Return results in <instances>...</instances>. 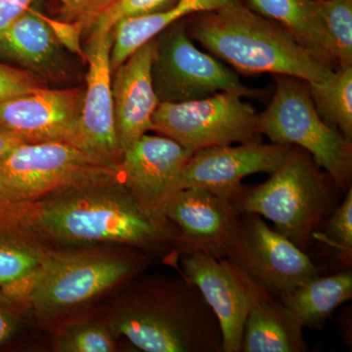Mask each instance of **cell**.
Returning a JSON list of instances; mask_svg holds the SVG:
<instances>
[{
  "label": "cell",
  "mask_w": 352,
  "mask_h": 352,
  "mask_svg": "<svg viewBox=\"0 0 352 352\" xmlns=\"http://www.w3.org/2000/svg\"><path fill=\"white\" fill-rule=\"evenodd\" d=\"M19 223L63 244L119 243L182 254L179 230L166 215L143 205L120 176L75 183L38 200L0 205V226Z\"/></svg>",
  "instance_id": "obj_1"
},
{
  "label": "cell",
  "mask_w": 352,
  "mask_h": 352,
  "mask_svg": "<svg viewBox=\"0 0 352 352\" xmlns=\"http://www.w3.org/2000/svg\"><path fill=\"white\" fill-rule=\"evenodd\" d=\"M185 25L192 38L244 75L273 74L318 82L335 69L281 25L244 3L195 14Z\"/></svg>",
  "instance_id": "obj_2"
},
{
  "label": "cell",
  "mask_w": 352,
  "mask_h": 352,
  "mask_svg": "<svg viewBox=\"0 0 352 352\" xmlns=\"http://www.w3.org/2000/svg\"><path fill=\"white\" fill-rule=\"evenodd\" d=\"M111 329L146 352H222L219 320L184 275L132 292Z\"/></svg>",
  "instance_id": "obj_3"
},
{
  "label": "cell",
  "mask_w": 352,
  "mask_h": 352,
  "mask_svg": "<svg viewBox=\"0 0 352 352\" xmlns=\"http://www.w3.org/2000/svg\"><path fill=\"white\" fill-rule=\"evenodd\" d=\"M258 186H243L232 201L238 214H256L302 251L314 245V233L339 205V188L305 150L291 154Z\"/></svg>",
  "instance_id": "obj_4"
},
{
  "label": "cell",
  "mask_w": 352,
  "mask_h": 352,
  "mask_svg": "<svg viewBox=\"0 0 352 352\" xmlns=\"http://www.w3.org/2000/svg\"><path fill=\"white\" fill-rule=\"evenodd\" d=\"M259 129L271 143L305 150L342 191L351 188L352 141L322 119L305 80L276 75L272 100L259 113Z\"/></svg>",
  "instance_id": "obj_5"
},
{
  "label": "cell",
  "mask_w": 352,
  "mask_h": 352,
  "mask_svg": "<svg viewBox=\"0 0 352 352\" xmlns=\"http://www.w3.org/2000/svg\"><path fill=\"white\" fill-rule=\"evenodd\" d=\"M112 176H120L119 164L69 143H23L0 157V205L30 203L68 185Z\"/></svg>",
  "instance_id": "obj_6"
},
{
  "label": "cell",
  "mask_w": 352,
  "mask_h": 352,
  "mask_svg": "<svg viewBox=\"0 0 352 352\" xmlns=\"http://www.w3.org/2000/svg\"><path fill=\"white\" fill-rule=\"evenodd\" d=\"M145 263L142 256L43 251L28 298L38 314H61L133 276Z\"/></svg>",
  "instance_id": "obj_7"
},
{
  "label": "cell",
  "mask_w": 352,
  "mask_h": 352,
  "mask_svg": "<svg viewBox=\"0 0 352 352\" xmlns=\"http://www.w3.org/2000/svg\"><path fill=\"white\" fill-rule=\"evenodd\" d=\"M152 131L173 139L192 154L215 146L261 140L259 113L234 92L161 103L153 115Z\"/></svg>",
  "instance_id": "obj_8"
},
{
  "label": "cell",
  "mask_w": 352,
  "mask_h": 352,
  "mask_svg": "<svg viewBox=\"0 0 352 352\" xmlns=\"http://www.w3.org/2000/svg\"><path fill=\"white\" fill-rule=\"evenodd\" d=\"M156 41L151 73L160 104L197 100L219 92L256 94L228 67L197 47L184 20L160 32Z\"/></svg>",
  "instance_id": "obj_9"
},
{
  "label": "cell",
  "mask_w": 352,
  "mask_h": 352,
  "mask_svg": "<svg viewBox=\"0 0 352 352\" xmlns=\"http://www.w3.org/2000/svg\"><path fill=\"white\" fill-rule=\"evenodd\" d=\"M226 258L277 298L323 273L307 252L256 214H239Z\"/></svg>",
  "instance_id": "obj_10"
},
{
  "label": "cell",
  "mask_w": 352,
  "mask_h": 352,
  "mask_svg": "<svg viewBox=\"0 0 352 352\" xmlns=\"http://www.w3.org/2000/svg\"><path fill=\"white\" fill-rule=\"evenodd\" d=\"M182 274L199 289L219 320L222 352H241L250 312L273 296L226 258L189 252L182 254Z\"/></svg>",
  "instance_id": "obj_11"
},
{
  "label": "cell",
  "mask_w": 352,
  "mask_h": 352,
  "mask_svg": "<svg viewBox=\"0 0 352 352\" xmlns=\"http://www.w3.org/2000/svg\"><path fill=\"white\" fill-rule=\"evenodd\" d=\"M85 87H43L0 102V129L24 143L78 145ZM78 147V146H76Z\"/></svg>",
  "instance_id": "obj_12"
},
{
  "label": "cell",
  "mask_w": 352,
  "mask_h": 352,
  "mask_svg": "<svg viewBox=\"0 0 352 352\" xmlns=\"http://www.w3.org/2000/svg\"><path fill=\"white\" fill-rule=\"evenodd\" d=\"M293 148L258 140L199 150L185 164L180 188L208 190L232 203L244 186L243 179L256 173L270 175L284 163Z\"/></svg>",
  "instance_id": "obj_13"
},
{
  "label": "cell",
  "mask_w": 352,
  "mask_h": 352,
  "mask_svg": "<svg viewBox=\"0 0 352 352\" xmlns=\"http://www.w3.org/2000/svg\"><path fill=\"white\" fill-rule=\"evenodd\" d=\"M192 153L173 139L144 134L122 153L120 179L143 205L164 214L180 188L185 164Z\"/></svg>",
  "instance_id": "obj_14"
},
{
  "label": "cell",
  "mask_w": 352,
  "mask_h": 352,
  "mask_svg": "<svg viewBox=\"0 0 352 352\" xmlns=\"http://www.w3.org/2000/svg\"><path fill=\"white\" fill-rule=\"evenodd\" d=\"M112 31L87 41L83 48L88 72L83 100L78 147L83 151L119 164L122 153L118 142L110 66Z\"/></svg>",
  "instance_id": "obj_15"
},
{
  "label": "cell",
  "mask_w": 352,
  "mask_h": 352,
  "mask_svg": "<svg viewBox=\"0 0 352 352\" xmlns=\"http://www.w3.org/2000/svg\"><path fill=\"white\" fill-rule=\"evenodd\" d=\"M179 230L182 254L201 252L226 258L239 214L230 201L208 190H179L164 210Z\"/></svg>",
  "instance_id": "obj_16"
},
{
  "label": "cell",
  "mask_w": 352,
  "mask_h": 352,
  "mask_svg": "<svg viewBox=\"0 0 352 352\" xmlns=\"http://www.w3.org/2000/svg\"><path fill=\"white\" fill-rule=\"evenodd\" d=\"M156 36L127 58L112 76L116 131L124 153L141 136L152 131V118L160 105L152 80Z\"/></svg>",
  "instance_id": "obj_17"
},
{
  "label": "cell",
  "mask_w": 352,
  "mask_h": 352,
  "mask_svg": "<svg viewBox=\"0 0 352 352\" xmlns=\"http://www.w3.org/2000/svg\"><path fill=\"white\" fill-rule=\"evenodd\" d=\"M61 47L43 14L34 6L0 32V58L44 80L64 75Z\"/></svg>",
  "instance_id": "obj_18"
},
{
  "label": "cell",
  "mask_w": 352,
  "mask_h": 352,
  "mask_svg": "<svg viewBox=\"0 0 352 352\" xmlns=\"http://www.w3.org/2000/svg\"><path fill=\"white\" fill-rule=\"evenodd\" d=\"M302 320L277 296L252 308L243 331L241 352L309 351Z\"/></svg>",
  "instance_id": "obj_19"
},
{
  "label": "cell",
  "mask_w": 352,
  "mask_h": 352,
  "mask_svg": "<svg viewBox=\"0 0 352 352\" xmlns=\"http://www.w3.org/2000/svg\"><path fill=\"white\" fill-rule=\"evenodd\" d=\"M243 3L242 0H180L170 10L151 15L124 18L112 28L111 65L119 68L141 46L166 28L190 16Z\"/></svg>",
  "instance_id": "obj_20"
},
{
  "label": "cell",
  "mask_w": 352,
  "mask_h": 352,
  "mask_svg": "<svg viewBox=\"0 0 352 352\" xmlns=\"http://www.w3.org/2000/svg\"><path fill=\"white\" fill-rule=\"evenodd\" d=\"M248 7L285 28L302 44L333 69H338L332 41L314 0H247Z\"/></svg>",
  "instance_id": "obj_21"
},
{
  "label": "cell",
  "mask_w": 352,
  "mask_h": 352,
  "mask_svg": "<svg viewBox=\"0 0 352 352\" xmlns=\"http://www.w3.org/2000/svg\"><path fill=\"white\" fill-rule=\"evenodd\" d=\"M278 298L302 320L305 328L320 329L340 305L351 300V268L311 278Z\"/></svg>",
  "instance_id": "obj_22"
},
{
  "label": "cell",
  "mask_w": 352,
  "mask_h": 352,
  "mask_svg": "<svg viewBox=\"0 0 352 352\" xmlns=\"http://www.w3.org/2000/svg\"><path fill=\"white\" fill-rule=\"evenodd\" d=\"M43 252L15 231L0 229V295L10 300L27 295Z\"/></svg>",
  "instance_id": "obj_23"
},
{
  "label": "cell",
  "mask_w": 352,
  "mask_h": 352,
  "mask_svg": "<svg viewBox=\"0 0 352 352\" xmlns=\"http://www.w3.org/2000/svg\"><path fill=\"white\" fill-rule=\"evenodd\" d=\"M307 85L322 119L352 141V66L340 67L325 80Z\"/></svg>",
  "instance_id": "obj_24"
},
{
  "label": "cell",
  "mask_w": 352,
  "mask_h": 352,
  "mask_svg": "<svg viewBox=\"0 0 352 352\" xmlns=\"http://www.w3.org/2000/svg\"><path fill=\"white\" fill-rule=\"evenodd\" d=\"M314 242L327 247L344 267L351 268L352 187L346 192L342 204L336 207L314 233Z\"/></svg>",
  "instance_id": "obj_25"
},
{
  "label": "cell",
  "mask_w": 352,
  "mask_h": 352,
  "mask_svg": "<svg viewBox=\"0 0 352 352\" xmlns=\"http://www.w3.org/2000/svg\"><path fill=\"white\" fill-rule=\"evenodd\" d=\"M314 3L332 41L338 67H351L352 0H314Z\"/></svg>",
  "instance_id": "obj_26"
},
{
  "label": "cell",
  "mask_w": 352,
  "mask_h": 352,
  "mask_svg": "<svg viewBox=\"0 0 352 352\" xmlns=\"http://www.w3.org/2000/svg\"><path fill=\"white\" fill-rule=\"evenodd\" d=\"M180 0H118L102 15L87 34V41L100 38L111 32L113 25L124 18L138 17L170 10Z\"/></svg>",
  "instance_id": "obj_27"
},
{
  "label": "cell",
  "mask_w": 352,
  "mask_h": 352,
  "mask_svg": "<svg viewBox=\"0 0 352 352\" xmlns=\"http://www.w3.org/2000/svg\"><path fill=\"white\" fill-rule=\"evenodd\" d=\"M58 351L65 352H111L116 351L110 331L100 324L72 326L58 338Z\"/></svg>",
  "instance_id": "obj_28"
},
{
  "label": "cell",
  "mask_w": 352,
  "mask_h": 352,
  "mask_svg": "<svg viewBox=\"0 0 352 352\" xmlns=\"http://www.w3.org/2000/svg\"><path fill=\"white\" fill-rule=\"evenodd\" d=\"M118 0H59L58 20L76 22L82 25L83 34H87L92 25Z\"/></svg>",
  "instance_id": "obj_29"
},
{
  "label": "cell",
  "mask_w": 352,
  "mask_h": 352,
  "mask_svg": "<svg viewBox=\"0 0 352 352\" xmlns=\"http://www.w3.org/2000/svg\"><path fill=\"white\" fill-rule=\"evenodd\" d=\"M43 87L45 80L31 72L0 63V102Z\"/></svg>",
  "instance_id": "obj_30"
},
{
  "label": "cell",
  "mask_w": 352,
  "mask_h": 352,
  "mask_svg": "<svg viewBox=\"0 0 352 352\" xmlns=\"http://www.w3.org/2000/svg\"><path fill=\"white\" fill-rule=\"evenodd\" d=\"M46 22L50 25L53 34L57 41L69 52L78 55L82 61L87 63V55L82 47V36L83 30L82 25L76 22H64L58 19H51L44 15Z\"/></svg>",
  "instance_id": "obj_31"
},
{
  "label": "cell",
  "mask_w": 352,
  "mask_h": 352,
  "mask_svg": "<svg viewBox=\"0 0 352 352\" xmlns=\"http://www.w3.org/2000/svg\"><path fill=\"white\" fill-rule=\"evenodd\" d=\"M20 327V318L11 300L0 295V346L15 335Z\"/></svg>",
  "instance_id": "obj_32"
},
{
  "label": "cell",
  "mask_w": 352,
  "mask_h": 352,
  "mask_svg": "<svg viewBox=\"0 0 352 352\" xmlns=\"http://www.w3.org/2000/svg\"><path fill=\"white\" fill-rule=\"evenodd\" d=\"M38 0H0V32L34 6Z\"/></svg>",
  "instance_id": "obj_33"
},
{
  "label": "cell",
  "mask_w": 352,
  "mask_h": 352,
  "mask_svg": "<svg viewBox=\"0 0 352 352\" xmlns=\"http://www.w3.org/2000/svg\"><path fill=\"white\" fill-rule=\"evenodd\" d=\"M23 143L19 138L0 129V157L6 156L11 150Z\"/></svg>",
  "instance_id": "obj_34"
}]
</instances>
